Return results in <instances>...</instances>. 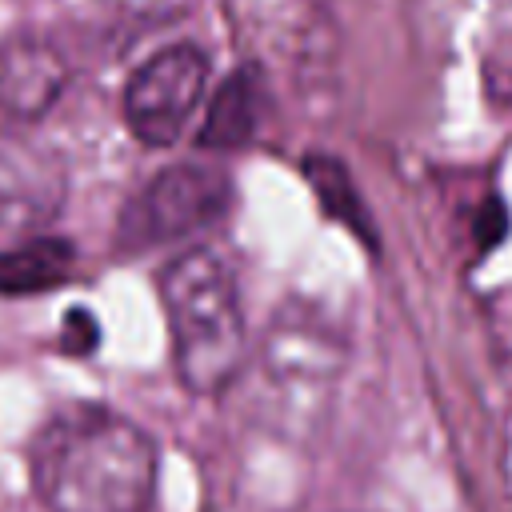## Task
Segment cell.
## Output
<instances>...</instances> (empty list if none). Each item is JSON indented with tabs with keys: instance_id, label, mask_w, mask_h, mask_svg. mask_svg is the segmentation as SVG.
Returning <instances> with one entry per match:
<instances>
[{
	"instance_id": "6da1fadb",
	"label": "cell",
	"mask_w": 512,
	"mask_h": 512,
	"mask_svg": "<svg viewBox=\"0 0 512 512\" xmlns=\"http://www.w3.org/2000/svg\"><path fill=\"white\" fill-rule=\"evenodd\" d=\"M28 472L48 512H148L156 444L124 416L76 404L36 432Z\"/></svg>"
},
{
	"instance_id": "7a4b0ae2",
	"label": "cell",
	"mask_w": 512,
	"mask_h": 512,
	"mask_svg": "<svg viewBox=\"0 0 512 512\" xmlns=\"http://www.w3.org/2000/svg\"><path fill=\"white\" fill-rule=\"evenodd\" d=\"M160 300L180 384L200 396L228 388L244 360V312L232 264L208 248H192L164 268Z\"/></svg>"
},
{
	"instance_id": "3957f363",
	"label": "cell",
	"mask_w": 512,
	"mask_h": 512,
	"mask_svg": "<svg viewBox=\"0 0 512 512\" xmlns=\"http://www.w3.org/2000/svg\"><path fill=\"white\" fill-rule=\"evenodd\" d=\"M208 88V56L196 44H172L148 56L124 84V120L140 144L168 148L184 136Z\"/></svg>"
},
{
	"instance_id": "277c9868",
	"label": "cell",
	"mask_w": 512,
	"mask_h": 512,
	"mask_svg": "<svg viewBox=\"0 0 512 512\" xmlns=\"http://www.w3.org/2000/svg\"><path fill=\"white\" fill-rule=\"evenodd\" d=\"M232 200V184L212 164H176L160 172L144 196L124 212L120 240L132 248L156 244V240H180L196 228H208L224 216Z\"/></svg>"
},
{
	"instance_id": "5b68a950",
	"label": "cell",
	"mask_w": 512,
	"mask_h": 512,
	"mask_svg": "<svg viewBox=\"0 0 512 512\" xmlns=\"http://www.w3.org/2000/svg\"><path fill=\"white\" fill-rule=\"evenodd\" d=\"M64 56L36 36L0 44V132L36 124L64 92Z\"/></svg>"
},
{
	"instance_id": "8992f818",
	"label": "cell",
	"mask_w": 512,
	"mask_h": 512,
	"mask_svg": "<svg viewBox=\"0 0 512 512\" xmlns=\"http://www.w3.org/2000/svg\"><path fill=\"white\" fill-rule=\"evenodd\" d=\"M264 104H268L264 72L252 68V64L236 68V72L220 84V92L212 96L196 144H200V148H244V144L260 132Z\"/></svg>"
},
{
	"instance_id": "52a82bcc",
	"label": "cell",
	"mask_w": 512,
	"mask_h": 512,
	"mask_svg": "<svg viewBox=\"0 0 512 512\" xmlns=\"http://www.w3.org/2000/svg\"><path fill=\"white\" fill-rule=\"evenodd\" d=\"M72 272L68 240H32L12 252H0V296H32L64 284Z\"/></svg>"
},
{
	"instance_id": "ba28073f",
	"label": "cell",
	"mask_w": 512,
	"mask_h": 512,
	"mask_svg": "<svg viewBox=\"0 0 512 512\" xmlns=\"http://www.w3.org/2000/svg\"><path fill=\"white\" fill-rule=\"evenodd\" d=\"M304 172H308V180H312V188H316V196H320L324 212H328V216H336V220H344L348 228H356L364 240H372L368 212L360 208V200H356V188H352L348 172H344L336 160H328V156H312Z\"/></svg>"
},
{
	"instance_id": "9c48e42d",
	"label": "cell",
	"mask_w": 512,
	"mask_h": 512,
	"mask_svg": "<svg viewBox=\"0 0 512 512\" xmlns=\"http://www.w3.org/2000/svg\"><path fill=\"white\" fill-rule=\"evenodd\" d=\"M96 340H100L96 320H92L84 308H72L68 320H64V328H60V348L72 352V356H88V352L96 348Z\"/></svg>"
},
{
	"instance_id": "30bf717a",
	"label": "cell",
	"mask_w": 512,
	"mask_h": 512,
	"mask_svg": "<svg viewBox=\"0 0 512 512\" xmlns=\"http://www.w3.org/2000/svg\"><path fill=\"white\" fill-rule=\"evenodd\" d=\"M504 220H508V216H504V204H500V200H488L484 212H480V240H484V248L504 236Z\"/></svg>"
}]
</instances>
